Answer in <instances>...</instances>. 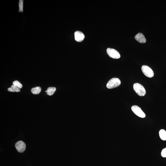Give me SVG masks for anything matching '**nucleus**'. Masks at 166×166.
<instances>
[{"instance_id": "nucleus-1", "label": "nucleus", "mask_w": 166, "mask_h": 166, "mask_svg": "<svg viewBox=\"0 0 166 166\" xmlns=\"http://www.w3.org/2000/svg\"><path fill=\"white\" fill-rule=\"evenodd\" d=\"M134 90L138 95L143 96L146 94V90L142 85L139 83L134 84L133 85Z\"/></svg>"}, {"instance_id": "nucleus-2", "label": "nucleus", "mask_w": 166, "mask_h": 166, "mask_svg": "<svg viewBox=\"0 0 166 166\" xmlns=\"http://www.w3.org/2000/svg\"><path fill=\"white\" fill-rule=\"evenodd\" d=\"M121 84V82L118 78H113L110 80L106 85L108 89H112L117 87Z\"/></svg>"}, {"instance_id": "nucleus-14", "label": "nucleus", "mask_w": 166, "mask_h": 166, "mask_svg": "<svg viewBox=\"0 0 166 166\" xmlns=\"http://www.w3.org/2000/svg\"><path fill=\"white\" fill-rule=\"evenodd\" d=\"M13 84L16 87L19 89H21L22 87V84H21L20 82H19L17 80H15V81L13 82Z\"/></svg>"}, {"instance_id": "nucleus-9", "label": "nucleus", "mask_w": 166, "mask_h": 166, "mask_svg": "<svg viewBox=\"0 0 166 166\" xmlns=\"http://www.w3.org/2000/svg\"><path fill=\"white\" fill-rule=\"evenodd\" d=\"M31 93L34 95H38L41 92V88L40 87H35L31 89Z\"/></svg>"}, {"instance_id": "nucleus-13", "label": "nucleus", "mask_w": 166, "mask_h": 166, "mask_svg": "<svg viewBox=\"0 0 166 166\" xmlns=\"http://www.w3.org/2000/svg\"><path fill=\"white\" fill-rule=\"evenodd\" d=\"M19 12H23L24 1L23 0H20L19 3Z\"/></svg>"}, {"instance_id": "nucleus-16", "label": "nucleus", "mask_w": 166, "mask_h": 166, "mask_svg": "<svg viewBox=\"0 0 166 166\" xmlns=\"http://www.w3.org/2000/svg\"><path fill=\"white\" fill-rule=\"evenodd\" d=\"M45 92H46V93H47V91H45Z\"/></svg>"}, {"instance_id": "nucleus-4", "label": "nucleus", "mask_w": 166, "mask_h": 166, "mask_svg": "<svg viewBox=\"0 0 166 166\" xmlns=\"http://www.w3.org/2000/svg\"><path fill=\"white\" fill-rule=\"evenodd\" d=\"M131 110L137 116L141 118H145L146 115L141 108L137 106H133Z\"/></svg>"}, {"instance_id": "nucleus-11", "label": "nucleus", "mask_w": 166, "mask_h": 166, "mask_svg": "<svg viewBox=\"0 0 166 166\" xmlns=\"http://www.w3.org/2000/svg\"><path fill=\"white\" fill-rule=\"evenodd\" d=\"M160 137L162 140H166V131L163 129L160 130L159 132Z\"/></svg>"}, {"instance_id": "nucleus-8", "label": "nucleus", "mask_w": 166, "mask_h": 166, "mask_svg": "<svg viewBox=\"0 0 166 166\" xmlns=\"http://www.w3.org/2000/svg\"><path fill=\"white\" fill-rule=\"evenodd\" d=\"M135 39L139 42L141 43H146V39L144 35L142 33H139L135 36Z\"/></svg>"}, {"instance_id": "nucleus-12", "label": "nucleus", "mask_w": 166, "mask_h": 166, "mask_svg": "<svg viewBox=\"0 0 166 166\" xmlns=\"http://www.w3.org/2000/svg\"><path fill=\"white\" fill-rule=\"evenodd\" d=\"M8 91L12 92H20V90L14 85H12L11 87L8 88Z\"/></svg>"}, {"instance_id": "nucleus-10", "label": "nucleus", "mask_w": 166, "mask_h": 166, "mask_svg": "<svg viewBox=\"0 0 166 166\" xmlns=\"http://www.w3.org/2000/svg\"><path fill=\"white\" fill-rule=\"evenodd\" d=\"M56 88L55 87H49L47 89V94L49 96L53 95L56 91Z\"/></svg>"}, {"instance_id": "nucleus-7", "label": "nucleus", "mask_w": 166, "mask_h": 166, "mask_svg": "<svg viewBox=\"0 0 166 166\" xmlns=\"http://www.w3.org/2000/svg\"><path fill=\"white\" fill-rule=\"evenodd\" d=\"M75 39L77 42H81L85 38L84 34L79 31H77L75 33Z\"/></svg>"}, {"instance_id": "nucleus-3", "label": "nucleus", "mask_w": 166, "mask_h": 166, "mask_svg": "<svg viewBox=\"0 0 166 166\" xmlns=\"http://www.w3.org/2000/svg\"><path fill=\"white\" fill-rule=\"evenodd\" d=\"M141 70L145 76L148 78H151L154 76V74L152 70L147 66H142Z\"/></svg>"}, {"instance_id": "nucleus-15", "label": "nucleus", "mask_w": 166, "mask_h": 166, "mask_svg": "<svg viewBox=\"0 0 166 166\" xmlns=\"http://www.w3.org/2000/svg\"><path fill=\"white\" fill-rule=\"evenodd\" d=\"M161 156L163 158H166V148L162 150L161 152Z\"/></svg>"}, {"instance_id": "nucleus-5", "label": "nucleus", "mask_w": 166, "mask_h": 166, "mask_svg": "<svg viewBox=\"0 0 166 166\" xmlns=\"http://www.w3.org/2000/svg\"><path fill=\"white\" fill-rule=\"evenodd\" d=\"M106 51H107L108 55L111 58L118 59L121 57L119 53L115 49L108 48L106 50Z\"/></svg>"}, {"instance_id": "nucleus-6", "label": "nucleus", "mask_w": 166, "mask_h": 166, "mask_svg": "<svg viewBox=\"0 0 166 166\" xmlns=\"http://www.w3.org/2000/svg\"><path fill=\"white\" fill-rule=\"evenodd\" d=\"M15 147L19 152L23 153L26 149V145L24 141H20L16 143Z\"/></svg>"}]
</instances>
